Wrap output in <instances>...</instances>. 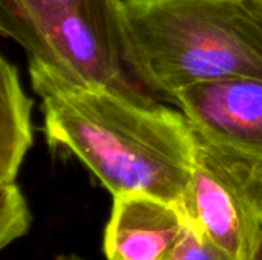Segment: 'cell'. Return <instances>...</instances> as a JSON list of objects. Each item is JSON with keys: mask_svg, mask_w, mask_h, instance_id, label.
<instances>
[{"mask_svg": "<svg viewBox=\"0 0 262 260\" xmlns=\"http://www.w3.org/2000/svg\"><path fill=\"white\" fill-rule=\"evenodd\" d=\"M170 101L198 135L262 164V78L238 77L195 84Z\"/></svg>", "mask_w": 262, "mask_h": 260, "instance_id": "5", "label": "cell"}, {"mask_svg": "<svg viewBox=\"0 0 262 260\" xmlns=\"http://www.w3.org/2000/svg\"><path fill=\"white\" fill-rule=\"evenodd\" d=\"M190 222L183 208L150 195L114 198L104 233L107 260H167L184 239Z\"/></svg>", "mask_w": 262, "mask_h": 260, "instance_id": "6", "label": "cell"}, {"mask_svg": "<svg viewBox=\"0 0 262 260\" xmlns=\"http://www.w3.org/2000/svg\"><path fill=\"white\" fill-rule=\"evenodd\" d=\"M31 213L17 182L0 185V247L5 248L28 233Z\"/></svg>", "mask_w": 262, "mask_h": 260, "instance_id": "8", "label": "cell"}, {"mask_svg": "<svg viewBox=\"0 0 262 260\" xmlns=\"http://www.w3.org/2000/svg\"><path fill=\"white\" fill-rule=\"evenodd\" d=\"M167 260H241L230 256L204 239L192 225L189 227L184 239ZM249 260V259H247Z\"/></svg>", "mask_w": 262, "mask_h": 260, "instance_id": "9", "label": "cell"}, {"mask_svg": "<svg viewBox=\"0 0 262 260\" xmlns=\"http://www.w3.org/2000/svg\"><path fill=\"white\" fill-rule=\"evenodd\" d=\"M181 208L204 239L247 260L262 234V164L195 132L193 166Z\"/></svg>", "mask_w": 262, "mask_h": 260, "instance_id": "4", "label": "cell"}, {"mask_svg": "<svg viewBox=\"0 0 262 260\" xmlns=\"http://www.w3.org/2000/svg\"><path fill=\"white\" fill-rule=\"evenodd\" d=\"M32 101L23 90L17 67L0 61V185L14 184L32 146Z\"/></svg>", "mask_w": 262, "mask_h": 260, "instance_id": "7", "label": "cell"}, {"mask_svg": "<svg viewBox=\"0 0 262 260\" xmlns=\"http://www.w3.org/2000/svg\"><path fill=\"white\" fill-rule=\"evenodd\" d=\"M252 2L258 6V9L262 12V0H252Z\"/></svg>", "mask_w": 262, "mask_h": 260, "instance_id": "11", "label": "cell"}, {"mask_svg": "<svg viewBox=\"0 0 262 260\" xmlns=\"http://www.w3.org/2000/svg\"><path fill=\"white\" fill-rule=\"evenodd\" d=\"M249 260H262V234L259 236L253 251H252V256L249 257Z\"/></svg>", "mask_w": 262, "mask_h": 260, "instance_id": "10", "label": "cell"}, {"mask_svg": "<svg viewBox=\"0 0 262 260\" xmlns=\"http://www.w3.org/2000/svg\"><path fill=\"white\" fill-rule=\"evenodd\" d=\"M130 61L152 93L262 78V12L252 0H123Z\"/></svg>", "mask_w": 262, "mask_h": 260, "instance_id": "2", "label": "cell"}, {"mask_svg": "<svg viewBox=\"0 0 262 260\" xmlns=\"http://www.w3.org/2000/svg\"><path fill=\"white\" fill-rule=\"evenodd\" d=\"M29 78L52 147L75 155L112 198L141 193L181 207L195 152V132L181 110L69 83L37 64H29Z\"/></svg>", "mask_w": 262, "mask_h": 260, "instance_id": "1", "label": "cell"}, {"mask_svg": "<svg viewBox=\"0 0 262 260\" xmlns=\"http://www.w3.org/2000/svg\"><path fill=\"white\" fill-rule=\"evenodd\" d=\"M0 31L69 83L158 103L134 70L123 0H0Z\"/></svg>", "mask_w": 262, "mask_h": 260, "instance_id": "3", "label": "cell"}, {"mask_svg": "<svg viewBox=\"0 0 262 260\" xmlns=\"http://www.w3.org/2000/svg\"><path fill=\"white\" fill-rule=\"evenodd\" d=\"M71 260H78V259H71Z\"/></svg>", "mask_w": 262, "mask_h": 260, "instance_id": "12", "label": "cell"}]
</instances>
